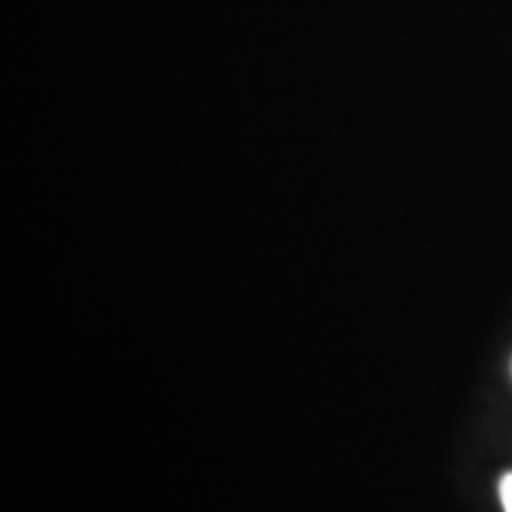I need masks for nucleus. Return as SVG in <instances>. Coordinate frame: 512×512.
Listing matches in <instances>:
<instances>
[{
  "mask_svg": "<svg viewBox=\"0 0 512 512\" xmlns=\"http://www.w3.org/2000/svg\"><path fill=\"white\" fill-rule=\"evenodd\" d=\"M498 494H501V505L505 512H512V472H508L501 479V489H498Z\"/></svg>",
  "mask_w": 512,
  "mask_h": 512,
  "instance_id": "obj_1",
  "label": "nucleus"
}]
</instances>
